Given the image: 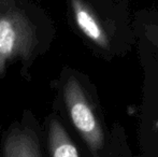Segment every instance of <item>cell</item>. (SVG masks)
I'll list each match as a JSON object with an SVG mask.
<instances>
[{"mask_svg":"<svg viewBox=\"0 0 158 157\" xmlns=\"http://www.w3.org/2000/svg\"><path fill=\"white\" fill-rule=\"evenodd\" d=\"M64 101L69 118L86 147L95 157H99L106 139L100 119L81 83L69 76L64 85Z\"/></svg>","mask_w":158,"mask_h":157,"instance_id":"cell-1","label":"cell"},{"mask_svg":"<svg viewBox=\"0 0 158 157\" xmlns=\"http://www.w3.org/2000/svg\"><path fill=\"white\" fill-rule=\"evenodd\" d=\"M35 45V28L23 11L10 9L0 13V76L11 61L29 58Z\"/></svg>","mask_w":158,"mask_h":157,"instance_id":"cell-2","label":"cell"},{"mask_svg":"<svg viewBox=\"0 0 158 157\" xmlns=\"http://www.w3.org/2000/svg\"><path fill=\"white\" fill-rule=\"evenodd\" d=\"M0 157H45L37 123L25 118L11 125L1 141Z\"/></svg>","mask_w":158,"mask_h":157,"instance_id":"cell-3","label":"cell"},{"mask_svg":"<svg viewBox=\"0 0 158 157\" xmlns=\"http://www.w3.org/2000/svg\"><path fill=\"white\" fill-rule=\"evenodd\" d=\"M73 19L80 31L99 48H110V38L101 21L93 9L83 0H71Z\"/></svg>","mask_w":158,"mask_h":157,"instance_id":"cell-4","label":"cell"},{"mask_svg":"<svg viewBox=\"0 0 158 157\" xmlns=\"http://www.w3.org/2000/svg\"><path fill=\"white\" fill-rule=\"evenodd\" d=\"M46 149L48 157H81L68 131L55 116H51L46 125Z\"/></svg>","mask_w":158,"mask_h":157,"instance_id":"cell-5","label":"cell"}]
</instances>
